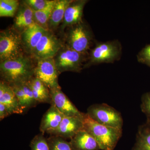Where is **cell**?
Listing matches in <instances>:
<instances>
[{
	"label": "cell",
	"instance_id": "1",
	"mask_svg": "<svg viewBox=\"0 0 150 150\" xmlns=\"http://www.w3.org/2000/svg\"><path fill=\"white\" fill-rule=\"evenodd\" d=\"M35 66L28 57L24 56L0 63L1 80L9 85L27 82L34 76Z\"/></svg>",
	"mask_w": 150,
	"mask_h": 150
},
{
	"label": "cell",
	"instance_id": "2",
	"mask_svg": "<svg viewBox=\"0 0 150 150\" xmlns=\"http://www.w3.org/2000/svg\"><path fill=\"white\" fill-rule=\"evenodd\" d=\"M84 130L92 136L100 150H113L122 136V130L103 126L97 123L85 113Z\"/></svg>",
	"mask_w": 150,
	"mask_h": 150
},
{
	"label": "cell",
	"instance_id": "3",
	"mask_svg": "<svg viewBox=\"0 0 150 150\" xmlns=\"http://www.w3.org/2000/svg\"><path fill=\"white\" fill-rule=\"evenodd\" d=\"M122 53V45L118 40L97 41L95 43L94 46L88 53L84 69L93 65L113 63L120 60Z\"/></svg>",
	"mask_w": 150,
	"mask_h": 150
},
{
	"label": "cell",
	"instance_id": "4",
	"mask_svg": "<svg viewBox=\"0 0 150 150\" xmlns=\"http://www.w3.org/2000/svg\"><path fill=\"white\" fill-rule=\"evenodd\" d=\"M65 39L66 46L82 54H88L93 43V33L83 21L68 27Z\"/></svg>",
	"mask_w": 150,
	"mask_h": 150
},
{
	"label": "cell",
	"instance_id": "5",
	"mask_svg": "<svg viewBox=\"0 0 150 150\" xmlns=\"http://www.w3.org/2000/svg\"><path fill=\"white\" fill-rule=\"evenodd\" d=\"M25 50L20 33L15 28H10L0 33L1 62L15 60L24 56Z\"/></svg>",
	"mask_w": 150,
	"mask_h": 150
},
{
	"label": "cell",
	"instance_id": "6",
	"mask_svg": "<svg viewBox=\"0 0 150 150\" xmlns=\"http://www.w3.org/2000/svg\"><path fill=\"white\" fill-rule=\"evenodd\" d=\"M88 54L79 53L64 45L54 57L60 74L65 71L80 72L87 61Z\"/></svg>",
	"mask_w": 150,
	"mask_h": 150
},
{
	"label": "cell",
	"instance_id": "7",
	"mask_svg": "<svg viewBox=\"0 0 150 150\" xmlns=\"http://www.w3.org/2000/svg\"><path fill=\"white\" fill-rule=\"evenodd\" d=\"M86 113L97 123L122 130L123 121L121 112L106 103L91 105L88 108Z\"/></svg>",
	"mask_w": 150,
	"mask_h": 150
},
{
	"label": "cell",
	"instance_id": "8",
	"mask_svg": "<svg viewBox=\"0 0 150 150\" xmlns=\"http://www.w3.org/2000/svg\"><path fill=\"white\" fill-rule=\"evenodd\" d=\"M64 46L51 30H46L33 51L31 55L38 60L54 58Z\"/></svg>",
	"mask_w": 150,
	"mask_h": 150
},
{
	"label": "cell",
	"instance_id": "9",
	"mask_svg": "<svg viewBox=\"0 0 150 150\" xmlns=\"http://www.w3.org/2000/svg\"><path fill=\"white\" fill-rule=\"evenodd\" d=\"M59 74L54 58L37 61L34 76L42 81L49 90L61 88L58 82Z\"/></svg>",
	"mask_w": 150,
	"mask_h": 150
},
{
	"label": "cell",
	"instance_id": "10",
	"mask_svg": "<svg viewBox=\"0 0 150 150\" xmlns=\"http://www.w3.org/2000/svg\"><path fill=\"white\" fill-rule=\"evenodd\" d=\"M84 116L65 117L57 128L46 133L51 136L62 137L66 140H71L78 132L83 130Z\"/></svg>",
	"mask_w": 150,
	"mask_h": 150
},
{
	"label": "cell",
	"instance_id": "11",
	"mask_svg": "<svg viewBox=\"0 0 150 150\" xmlns=\"http://www.w3.org/2000/svg\"><path fill=\"white\" fill-rule=\"evenodd\" d=\"M52 103L65 117H83L85 113L80 112L71 102L61 88L50 90Z\"/></svg>",
	"mask_w": 150,
	"mask_h": 150
},
{
	"label": "cell",
	"instance_id": "12",
	"mask_svg": "<svg viewBox=\"0 0 150 150\" xmlns=\"http://www.w3.org/2000/svg\"><path fill=\"white\" fill-rule=\"evenodd\" d=\"M88 2L86 0L73 1L65 11L61 29H64L83 21L84 8Z\"/></svg>",
	"mask_w": 150,
	"mask_h": 150
},
{
	"label": "cell",
	"instance_id": "13",
	"mask_svg": "<svg viewBox=\"0 0 150 150\" xmlns=\"http://www.w3.org/2000/svg\"><path fill=\"white\" fill-rule=\"evenodd\" d=\"M46 30L34 23L21 32L22 41L26 52L31 55Z\"/></svg>",
	"mask_w": 150,
	"mask_h": 150
},
{
	"label": "cell",
	"instance_id": "14",
	"mask_svg": "<svg viewBox=\"0 0 150 150\" xmlns=\"http://www.w3.org/2000/svg\"><path fill=\"white\" fill-rule=\"evenodd\" d=\"M65 117L53 104L43 115L39 129L41 133L44 134L48 131L56 129Z\"/></svg>",
	"mask_w": 150,
	"mask_h": 150
},
{
	"label": "cell",
	"instance_id": "15",
	"mask_svg": "<svg viewBox=\"0 0 150 150\" xmlns=\"http://www.w3.org/2000/svg\"><path fill=\"white\" fill-rule=\"evenodd\" d=\"M69 142L73 150H100L96 140L84 129L78 132Z\"/></svg>",
	"mask_w": 150,
	"mask_h": 150
},
{
	"label": "cell",
	"instance_id": "16",
	"mask_svg": "<svg viewBox=\"0 0 150 150\" xmlns=\"http://www.w3.org/2000/svg\"><path fill=\"white\" fill-rule=\"evenodd\" d=\"M23 3L18 10L15 18L14 25L15 29L23 31L35 23L33 10L24 2Z\"/></svg>",
	"mask_w": 150,
	"mask_h": 150
},
{
	"label": "cell",
	"instance_id": "17",
	"mask_svg": "<svg viewBox=\"0 0 150 150\" xmlns=\"http://www.w3.org/2000/svg\"><path fill=\"white\" fill-rule=\"evenodd\" d=\"M29 86L38 103H48L51 104L50 90L42 81L35 77H33L28 81Z\"/></svg>",
	"mask_w": 150,
	"mask_h": 150
},
{
	"label": "cell",
	"instance_id": "18",
	"mask_svg": "<svg viewBox=\"0 0 150 150\" xmlns=\"http://www.w3.org/2000/svg\"><path fill=\"white\" fill-rule=\"evenodd\" d=\"M73 0H58L56 1L48 22L49 30L55 29L64 19L65 11Z\"/></svg>",
	"mask_w": 150,
	"mask_h": 150
},
{
	"label": "cell",
	"instance_id": "19",
	"mask_svg": "<svg viewBox=\"0 0 150 150\" xmlns=\"http://www.w3.org/2000/svg\"><path fill=\"white\" fill-rule=\"evenodd\" d=\"M132 150H150V119L139 126Z\"/></svg>",
	"mask_w": 150,
	"mask_h": 150
},
{
	"label": "cell",
	"instance_id": "20",
	"mask_svg": "<svg viewBox=\"0 0 150 150\" xmlns=\"http://www.w3.org/2000/svg\"><path fill=\"white\" fill-rule=\"evenodd\" d=\"M0 103L5 105L11 115L22 114L24 112L11 87L7 84L5 91L0 96Z\"/></svg>",
	"mask_w": 150,
	"mask_h": 150
},
{
	"label": "cell",
	"instance_id": "21",
	"mask_svg": "<svg viewBox=\"0 0 150 150\" xmlns=\"http://www.w3.org/2000/svg\"><path fill=\"white\" fill-rule=\"evenodd\" d=\"M56 0L53 1L46 8L42 10L33 11L34 19L35 23L46 30H49L48 22L51 17L52 11L56 2Z\"/></svg>",
	"mask_w": 150,
	"mask_h": 150
},
{
	"label": "cell",
	"instance_id": "22",
	"mask_svg": "<svg viewBox=\"0 0 150 150\" xmlns=\"http://www.w3.org/2000/svg\"><path fill=\"white\" fill-rule=\"evenodd\" d=\"M19 6L17 0H1L0 16L13 17Z\"/></svg>",
	"mask_w": 150,
	"mask_h": 150
},
{
	"label": "cell",
	"instance_id": "23",
	"mask_svg": "<svg viewBox=\"0 0 150 150\" xmlns=\"http://www.w3.org/2000/svg\"><path fill=\"white\" fill-rule=\"evenodd\" d=\"M47 140L50 150H73L70 142L62 137L51 136Z\"/></svg>",
	"mask_w": 150,
	"mask_h": 150
},
{
	"label": "cell",
	"instance_id": "24",
	"mask_svg": "<svg viewBox=\"0 0 150 150\" xmlns=\"http://www.w3.org/2000/svg\"><path fill=\"white\" fill-rule=\"evenodd\" d=\"M31 150H50L48 140L41 134L36 135L30 144Z\"/></svg>",
	"mask_w": 150,
	"mask_h": 150
},
{
	"label": "cell",
	"instance_id": "25",
	"mask_svg": "<svg viewBox=\"0 0 150 150\" xmlns=\"http://www.w3.org/2000/svg\"><path fill=\"white\" fill-rule=\"evenodd\" d=\"M21 84L24 93L26 104V110L35 107L38 103L34 98L31 88L28 84L27 82L23 83Z\"/></svg>",
	"mask_w": 150,
	"mask_h": 150
},
{
	"label": "cell",
	"instance_id": "26",
	"mask_svg": "<svg viewBox=\"0 0 150 150\" xmlns=\"http://www.w3.org/2000/svg\"><path fill=\"white\" fill-rule=\"evenodd\" d=\"M21 83L14 84L9 85L12 89L21 106L25 112L26 110V104L24 91L22 87Z\"/></svg>",
	"mask_w": 150,
	"mask_h": 150
},
{
	"label": "cell",
	"instance_id": "27",
	"mask_svg": "<svg viewBox=\"0 0 150 150\" xmlns=\"http://www.w3.org/2000/svg\"><path fill=\"white\" fill-rule=\"evenodd\" d=\"M53 1L49 0H25L23 2L28 5L33 11L42 10L48 6Z\"/></svg>",
	"mask_w": 150,
	"mask_h": 150
},
{
	"label": "cell",
	"instance_id": "28",
	"mask_svg": "<svg viewBox=\"0 0 150 150\" xmlns=\"http://www.w3.org/2000/svg\"><path fill=\"white\" fill-rule=\"evenodd\" d=\"M139 63L147 66L150 68V44L146 45L137 55Z\"/></svg>",
	"mask_w": 150,
	"mask_h": 150
},
{
	"label": "cell",
	"instance_id": "29",
	"mask_svg": "<svg viewBox=\"0 0 150 150\" xmlns=\"http://www.w3.org/2000/svg\"><path fill=\"white\" fill-rule=\"evenodd\" d=\"M141 108L147 118L150 119V91L145 93L142 96Z\"/></svg>",
	"mask_w": 150,
	"mask_h": 150
},
{
	"label": "cell",
	"instance_id": "30",
	"mask_svg": "<svg viewBox=\"0 0 150 150\" xmlns=\"http://www.w3.org/2000/svg\"><path fill=\"white\" fill-rule=\"evenodd\" d=\"M11 115L5 105L2 103H0V120H3L4 118Z\"/></svg>",
	"mask_w": 150,
	"mask_h": 150
}]
</instances>
